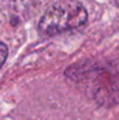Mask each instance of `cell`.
Listing matches in <instances>:
<instances>
[{
	"mask_svg": "<svg viewBox=\"0 0 119 120\" xmlns=\"http://www.w3.org/2000/svg\"><path fill=\"white\" fill-rule=\"evenodd\" d=\"M88 21V13L77 0H60L51 5L39 22L41 36H54L68 30L83 27Z\"/></svg>",
	"mask_w": 119,
	"mask_h": 120,
	"instance_id": "6da1fadb",
	"label": "cell"
},
{
	"mask_svg": "<svg viewBox=\"0 0 119 120\" xmlns=\"http://www.w3.org/2000/svg\"><path fill=\"white\" fill-rule=\"evenodd\" d=\"M7 56H8V48H7V45L5 43L0 42V68L5 63Z\"/></svg>",
	"mask_w": 119,
	"mask_h": 120,
	"instance_id": "7a4b0ae2",
	"label": "cell"
},
{
	"mask_svg": "<svg viewBox=\"0 0 119 120\" xmlns=\"http://www.w3.org/2000/svg\"><path fill=\"white\" fill-rule=\"evenodd\" d=\"M113 1H115V4H116V5L119 7V0H113Z\"/></svg>",
	"mask_w": 119,
	"mask_h": 120,
	"instance_id": "3957f363",
	"label": "cell"
}]
</instances>
